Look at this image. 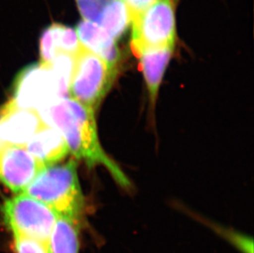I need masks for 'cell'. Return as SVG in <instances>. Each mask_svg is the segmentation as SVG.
Here are the masks:
<instances>
[{"label":"cell","mask_w":254,"mask_h":253,"mask_svg":"<svg viewBox=\"0 0 254 253\" xmlns=\"http://www.w3.org/2000/svg\"><path fill=\"white\" fill-rule=\"evenodd\" d=\"M175 0H158L132 16L131 46L141 50L175 47L176 41Z\"/></svg>","instance_id":"cell-5"},{"label":"cell","mask_w":254,"mask_h":253,"mask_svg":"<svg viewBox=\"0 0 254 253\" xmlns=\"http://www.w3.org/2000/svg\"><path fill=\"white\" fill-rule=\"evenodd\" d=\"M131 21L132 15L127 5L123 0H111L97 24L116 40L125 33Z\"/></svg>","instance_id":"cell-13"},{"label":"cell","mask_w":254,"mask_h":253,"mask_svg":"<svg viewBox=\"0 0 254 253\" xmlns=\"http://www.w3.org/2000/svg\"><path fill=\"white\" fill-rule=\"evenodd\" d=\"M68 92L51 65L34 63L17 76L13 89L15 105L23 109L41 110Z\"/></svg>","instance_id":"cell-6"},{"label":"cell","mask_w":254,"mask_h":253,"mask_svg":"<svg viewBox=\"0 0 254 253\" xmlns=\"http://www.w3.org/2000/svg\"><path fill=\"white\" fill-rule=\"evenodd\" d=\"M127 5L130 9L131 15H133L136 12H140L149 5L152 4L154 2L158 0H123Z\"/></svg>","instance_id":"cell-18"},{"label":"cell","mask_w":254,"mask_h":253,"mask_svg":"<svg viewBox=\"0 0 254 253\" xmlns=\"http://www.w3.org/2000/svg\"><path fill=\"white\" fill-rule=\"evenodd\" d=\"M44 167L24 146L0 149V181L14 193H22Z\"/></svg>","instance_id":"cell-7"},{"label":"cell","mask_w":254,"mask_h":253,"mask_svg":"<svg viewBox=\"0 0 254 253\" xmlns=\"http://www.w3.org/2000/svg\"><path fill=\"white\" fill-rule=\"evenodd\" d=\"M44 125L36 110L18 107L11 100L0 110V141L24 146Z\"/></svg>","instance_id":"cell-8"},{"label":"cell","mask_w":254,"mask_h":253,"mask_svg":"<svg viewBox=\"0 0 254 253\" xmlns=\"http://www.w3.org/2000/svg\"><path fill=\"white\" fill-rule=\"evenodd\" d=\"M53 33L54 41L58 53L64 52L69 55H77L82 48L77 32L69 26L54 22L50 25Z\"/></svg>","instance_id":"cell-14"},{"label":"cell","mask_w":254,"mask_h":253,"mask_svg":"<svg viewBox=\"0 0 254 253\" xmlns=\"http://www.w3.org/2000/svg\"><path fill=\"white\" fill-rule=\"evenodd\" d=\"M116 75V68L82 46L74 57L68 86L70 97L96 110L110 91Z\"/></svg>","instance_id":"cell-4"},{"label":"cell","mask_w":254,"mask_h":253,"mask_svg":"<svg viewBox=\"0 0 254 253\" xmlns=\"http://www.w3.org/2000/svg\"><path fill=\"white\" fill-rule=\"evenodd\" d=\"M77 169L75 160H69L64 165L46 166L22 193L48 205L59 216L81 220L84 196Z\"/></svg>","instance_id":"cell-2"},{"label":"cell","mask_w":254,"mask_h":253,"mask_svg":"<svg viewBox=\"0 0 254 253\" xmlns=\"http://www.w3.org/2000/svg\"><path fill=\"white\" fill-rule=\"evenodd\" d=\"M76 32L80 43L84 48L98 55L111 67L117 69L120 60V50L115 39L102 27L84 20L77 24Z\"/></svg>","instance_id":"cell-10"},{"label":"cell","mask_w":254,"mask_h":253,"mask_svg":"<svg viewBox=\"0 0 254 253\" xmlns=\"http://www.w3.org/2000/svg\"><path fill=\"white\" fill-rule=\"evenodd\" d=\"M57 55L53 33L51 26L44 29L40 38V56L41 63L42 64H51L54 59Z\"/></svg>","instance_id":"cell-16"},{"label":"cell","mask_w":254,"mask_h":253,"mask_svg":"<svg viewBox=\"0 0 254 253\" xmlns=\"http://www.w3.org/2000/svg\"><path fill=\"white\" fill-rule=\"evenodd\" d=\"M24 147L44 167L60 162L69 151L60 131L47 125H44Z\"/></svg>","instance_id":"cell-9"},{"label":"cell","mask_w":254,"mask_h":253,"mask_svg":"<svg viewBox=\"0 0 254 253\" xmlns=\"http://www.w3.org/2000/svg\"><path fill=\"white\" fill-rule=\"evenodd\" d=\"M174 49L175 47L171 46L145 49L135 54L137 57L139 58L151 106L156 104L161 81L172 56Z\"/></svg>","instance_id":"cell-11"},{"label":"cell","mask_w":254,"mask_h":253,"mask_svg":"<svg viewBox=\"0 0 254 253\" xmlns=\"http://www.w3.org/2000/svg\"><path fill=\"white\" fill-rule=\"evenodd\" d=\"M80 220L59 216L49 242L50 253H79Z\"/></svg>","instance_id":"cell-12"},{"label":"cell","mask_w":254,"mask_h":253,"mask_svg":"<svg viewBox=\"0 0 254 253\" xmlns=\"http://www.w3.org/2000/svg\"><path fill=\"white\" fill-rule=\"evenodd\" d=\"M110 1L111 0H77V7L84 20L97 24Z\"/></svg>","instance_id":"cell-15"},{"label":"cell","mask_w":254,"mask_h":253,"mask_svg":"<svg viewBox=\"0 0 254 253\" xmlns=\"http://www.w3.org/2000/svg\"><path fill=\"white\" fill-rule=\"evenodd\" d=\"M1 213L12 236L31 239L48 248L59 217L48 205L27 194L19 193L5 200Z\"/></svg>","instance_id":"cell-3"},{"label":"cell","mask_w":254,"mask_h":253,"mask_svg":"<svg viewBox=\"0 0 254 253\" xmlns=\"http://www.w3.org/2000/svg\"><path fill=\"white\" fill-rule=\"evenodd\" d=\"M39 114L46 125L60 131L75 157L84 160L88 167L103 165L120 186L131 188L128 178L100 143L95 110L66 96L40 110Z\"/></svg>","instance_id":"cell-1"},{"label":"cell","mask_w":254,"mask_h":253,"mask_svg":"<svg viewBox=\"0 0 254 253\" xmlns=\"http://www.w3.org/2000/svg\"><path fill=\"white\" fill-rule=\"evenodd\" d=\"M15 253H50L47 247L22 237L12 236Z\"/></svg>","instance_id":"cell-17"}]
</instances>
